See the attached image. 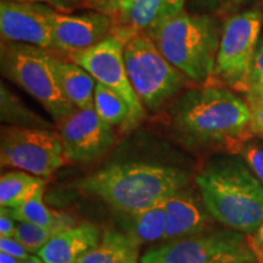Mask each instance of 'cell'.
<instances>
[{
    "mask_svg": "<svg viewBox=\"0 0 263 263\" xmlns=\"http://www.w3.org/2000/svg\"><path fill=\"white\" fill-rule=\"evenodd\" d=\"M0 118L8 126L21 128H39V129H52L55 124L45 120L32 111L31 108L20 100L17 95L12 93L5 84H0Z\"/></svg>",
    "mask_w": 263,
    "mask_h": 263,
    "instance_id": "7402d4cb",
    "label": "cell"
},
{
    "mask_svg": "<svg viewBox=\"0 0 263 263\" xmlns=\"http://www.w3.org/2000/svg\"><path fill=\"white\" fill-rule=\"evenodd\" d=\"M166 233L163 240L186 238L205 232L209 216L199 199L190 190L180 189L164 201Z\"/></svg>",
    "mask_w": 263,
    "mask_h": 263,
    "instance_id": "9a60e30c",
    "label": "cell"
},
{
    "mask_svg": "<svg viewBox=\"0 0 263 263\" xmlns=\"http://www.w3.org/2000/svg\"><path fill=\"white\" fill-rule=\"evenodd\" d=\"M242 156L252 172L263 184V147L258 145H246L242 149Z\"/></svg>",
    "mask_w": 263,
    "mask_h": 263,
    "instance_id": "484cf974",
    "label": "cell"
},
{
    "mask_svg": "<svg viewBox=\"0 0 263 263\" xmlns=\"http://www.w3.org/2000/svg\"><path fill=\"white\" fill-rule=\"evenodd\" d=\"M54 8L41 3L2 0L0 34L2 41L24 43L52 51L51 11Z\"/></svg>",
    "mask_w": 263,
    "mask_h": 263,
    "instance_id": "7c38bea8",
    "label": "cell"
},
{
    "mask_svg": "<svg viewBox=\"0 0 263 263\" xmlns=\"http://www.w3.org/2000/svg\"><path fill=\"white\" fill-rule=\"evenodd\" d=\"M249 242L256 256V259L263 257V223L256 232H254V234L250 236Z\"/></svg>",
    "mask_w": 263,
    "mask_h": 263,
    "instance_id": "d6a6232c",
    "label": "cell"
},
{
    "mask_svg": "<svg viewBox=\"0 0 263 263\" xmlns=\"http://www.w3.org/2000/svg\"><path fill=\"white\" fill-rule=\"evenodd\" d=\"M62 230L54 227H43L33 223L18 222L15 230V239H17L27 249L29 254H38L41 249Z\"/></svg>",
    "mask_w": 263,
    "mask_h": 263,
    "instance_id": "cb8c5ba5",
    "label": "cell"
},
{
    "mask_svg": "<svg viewBox=\"0 0 263 263\" xmlns=\"http://www.w3.org/2000/svg\"><path fill=\"white\" fill-rule=\"evenodd\" d=\"M21 263H44L41 257H37V256H29L28 258H26Z\"/></svg>",
    "mask_w": 263,
    "mask_h": 263,
    "instance_id": "e575fe53",
    "label": "cell"
},
{
    "mask_svg": "<svg viewBox=\"0 0 263 263\" xmlns=\"http://www.w3.org/2000/svg\"><path fill=\"white\" fill-rule=\"evenodd\" d=\"M170 117L174 136L190 149L238 151L254 136L246 101L221 85L185 91L173 104Z\"/></svg>",
    "mask_w": 263,
    "mask_h": 263,
    "instance_id": "6da1fadb",
    "label": "cell"
},
{
    "mask_svg": "<svg viewBox=\"0 0 263 263\" xmlns=\"http://www.w3.org/2000/svg\"><path fill=\"white\" fill-rule=\"evenodd\" d=\"M43 186H45L44 178L25 171L3 173L0 177V207L18 209Z\"/></svg>",
    "mask_w": 263,
    "mask_h": 263,
    "instance_id": "ffe728a7",
    "label": "cell"
},
{
    "mask_svg": "<svg viewBox=\"0 0 263 263\" xmlns=\"http://www.w3.org/2000/svg\"><path fill=\"white\" fill-rule=\"evenodd\" d=\"M188 183V174L167 164L128 161L110 163L76 183L121 213L143 211L162 202Z\"/></svg>",
    "mask_w": 263,
    "mask_h": 263,
    "instance_id": "7a4b0ae2",
    "label": "cell"
},
{
    "mask_svg": "<svg viewBox=\"0 0 263 263\" xmlns=\"http://www.w3.org/2000/svg\"><path fill=\"white\" fill-rule=\"evenodd\" d=\"M257 262H258V263H263V257L257 258Z\"/></svg>",
    "mask_w": 263,
    "mask_h": 263,
    "instance_id": "d590c367",
    "label": "cell"
},
{
    "mask_svg": "<svg viewBox=\"0 0 263 263\" xmlns=\"http://www.w3.org/2000/svg\"><path fill=\"white\" fill-rule=\"evenodd\" d=\"M262 24L263 15L258 10L239 12L227 18L222 28L212 84L227 85L241 93L248 90Z\"/></svg>",
    "mask_w": 263,
    "mask_h": 263,
    "instance_id": "52a82bcc",
    "label": "cell"
},
{
    "mask_svg": "<svg viewBox=\"0 0 263 263\" xmlns=\"http://www.w3.org/2000/svg\"><path fill=\"white\" fill-rule=\"evenodd\" d=\"M124 64L137 97L150 111H159L189 82L145 35L124 44Z\"/></svg>",
    "mask_w": 263,
    "mask_h": 263,
    "instance_id": "8992f818",
    "label": "cell"
},
{
    "mask_svg": "<svg viewBox=\"0 0 263 263\" xmlns=\"http://www.w3.org/2000/svg\"><path fill=\"white\" fill-rule=\"evenodd\" d=\"M22 259L16 258L14 256L5 254V252H0V263H21Z\"/></svg>",
    "mask_w": 263,
    "mask_h": 263,
    "instance_id": "836d02e7",
    "label": "cell"
},
{
    "mask_svg": "<svg viewBox=\"0 0 263 263\" xmlns=\"http://www.w3.org/2000/svg\"><path fill=\"white\" fill-rule=\"evenodd\" d=\"M11 2L20 3H41L51 6L55 10L65 14H71L74 10L84 8V3L82 0H11Z\"/></svg>",
    "mask_w": 263,
    "mask_h": 263,
    "instance_id": "83f0119b",
    "label": "cell"
},
{
    "mask_svg": "<svg viewBox=\"0 0 263 263\" xmlns=\"http://www.w3.org/2000/svg\"><path fill=\"white\" fill-rule=\"evenodd\" d=\"M249 239L236 230L202 232L150 249L140 263L255 262Z\"/></svg>",
    "mask_w": 263,
    "mask_h": 263,
    "instance_id": "ba28073f",
    "label": "cell"
},
{
    "mask_svg": "<svg viewBox=\"0 0 263 263\" xmlns=\"http://www.w3.org/2000/svg\"><path fill=\"white\" fill-rule=\"evenodd\" d=\"M70 61L87 70L99 83L121 95L130 108L126 132L134 129L145 117V107L137 97L124 64V43L110 34L87 50L68 55Z\"/></svg>",
    "mask_w": 263,
    "mask_h": 263,
    "instance_id": "30bf717a",
    "label": "cell"
},
{
    "mask_svg": "<svg viewBox=\"0 0 263 263\" xmlns=\"http://www.w3.org/2000/svg\"><path fill=\"white\" fill-rule=\"evenodd\" d=\"M164 201L147 207L139 212L122 213L124 234L136 240L139 245L163 240L166 233Z\"/></svg>",
    "mask_w": 263,
    "mask_h": 263,
    "instance_id": "d6986e66",
    "label": "cell"
},
{
    "mask_svg": "<svg viewBox=\"0 0 263 263\" xmlns=\"http://www.w3.org/2000/svg\"><path fill=\"white\" fill-rule=\"evenodd\" d=\"M66 161L59 132L39 128L3 126L0 134V163L42 178H48Z\"/></svg>",
    "mask_w": 263,
    "mask_h": 263,
    "instance_id": "9c48e42d",
    "label": "cell"
},
{
    "mask_svg": "<svg viewBox=\"0 0 263 263\" xmlns=\"http://www.w3.org/2000/svg\"><path fill=\"white\" fill-rule=\"evenodd\" d=\"M129 0H87L85 9L95 10V11L104 12L108 16H112Z\"/></svg>",
    "mask_w": 263,
    "mask_h": 263,
    "instance_id": "f1b7e54d",
    "label": "cell"
},
{
    "mask_svg": "<svg viewBox=\"0 0 263 263\" xmlns=\"http://www.w3.org/2000/svg\"><path fill=\"white\" fill-rule=\"evenodd\" d=\"M0 252H5L22 261L31 256L27 249L15 238H0Z\"/></svg>",
    "mask_w": 263,
    "mask_h": 263,
    "instance_id": "f546056e",
    "label": "cell"
},
{
    "mask_svg": "<svg viewBox=\"0 0 263 263\" xmlns=\"http://www.w3.org/2000/svg\"><path fill=\"white\" fill-rule=\"evenodd\" d=\"M45 186H43L33 195L27 202L16 210H10L11 215L17 222H27L43 227H54L65 230L74 227L76 221L71 216L52 211L43 201Z\"/></svg>",
    "mask_w": 263,
    "mask_h": 263,
    "instance_id": "44dd1931",
    "label": "cell"
},
{
    "mask_svg": "<svg viewBox=\"0 0 263 263\" xmlns=\"http://www.w3.org/2000/svg\"><path fill=\"white\" fill-rule=\"evenodd\" d=\"M55 57L58 55L48 49L2 41V74L41 103L59 123L76 107L62 93L54 66Z\"/></svg>",
    "mask_w": 263,
    "mask_h": 263,
    "instance_id": "5b68a950",
    "label": "cell"
},
{
    "mask_svg": "<svg viewBox=\"0 0 263 263\" xmlns=\"http://www.w3.org/2000/svg\"><path fill=\"white\" fill-rule=\"evenodd\" d=\"M186 0H129L110 16L111 34L124 44L130 39L146 35L164 20L185 9Z\"/></svg>",
    "mask_w": 263,
    "mask_h": 263,
    "instance_id": "5bb4252c",
    "label": "cell"
},
{
    "mask_svg": "<svg viewBox=\"0 0 263 263\" xmlns=\"http://www.w3.org/2000/svg\"><path fill=\"white\" fill-rule=\"evenodd\" d=\"M55 70L62 93L76 108L94 107L97 80L87 70L73 61L55 57Z\"/></svg>",
    "mask_w": 263,
    "mask_h": 263,
    "instance_id": "e0dca14e",
    "label": "cell"
},
{
    "mask_svg": "<svg viewBox=\"0 0 263 263\" xmlns=\"http://www.w3.org/2000/svg\"><path fill=\"white\" fill-rule=\"evenodd\" d=\"M17 222L12 217L10 209L2 207L0 210V238H14L16 223Z\"/></svg>",
    "mask_w": 263,
    "mask_h": 263,
    "instance_id": "4dcf8cb0",
    "label": "cell"
},
{
    "mask_svg": "<svg viewBox=\"0 0 263 263\" xmlns=\"http://www.w3.org/2000/svg\"><path fill=\"white\" fill-rule=\"evenodd\" d=\"M52 52L68 55L87 50L108 37L112 31V20L100 11L65 14L51 11Z\"/></svg>",
    "mask_w": 263,
    "mask_h": 263,
    "instance_id": "4fadbf2b",
    "label": "cell"
},
{
    "mask_svg": "<svg viewBox=\"0 0 263 263\" xmlns=\"http://www.w3.org/2000/svg\"><path fill=\"white\" fill-rule=\"evenodd\" d=\"M244 94V100L248 104L250 116H251L252 132L254 134L263 136V89L250 88Z\"/></svg>",
    "mask_w": 263,
    "mask_h": 263,
    "instance_id": "d4e9b609",
    "label": "cell"
},
{
    "mask_svg": "<svg viewBox=\"0 0 263 263\" xmlns=\"http://www.w3.org/2000/svg\"><path fill=\"white\" fill-rule=\"evenodd\" d=\"M57 124L65 157L71 162L97 160L116 143L112 127L101 120L94 107L76 108Z\"/></svg>",
    "mask_w": 263,
    "mask_h": 263,
    "instance_id": "8fae6325",
    "label": "cell"
},
{
    "mask_svg": "<svg viewBox=\"0 0 263 263\" xmlns=\"http://www.w3.org/2000/svg\"><path fill=\"white\" fill-rule=\"evenodd\" d=\"M250 88L263 89V42L261 44H258L254 62H252L248 89H250Z\"/></svg>",
    "mask_w": 263,
    "mask_h": 263,
    "instance_id": "4316f807",
    "label": "cell"
},
{
    "mask_svg": "<svg viewBox=\"0 0 263 263\" xmlns=\"http://www.w3.org/2000/svg\"><path fill=\"white\" fill-rule=\"evenodd\" d=\"M236 263H254V262H236Z\"/></svg>",
    "mask_w": 263,
    "mask_h": 263,
    "instance_id": "74e56055",
    "label": "cell"
},
{
    "mask_svg": "<svg viewBox=\"0 0 263 263\" xmlns=\"http://www.w3.org/2000/svg\"><path fill=\"white\" fill-rule=\"evenodd\" d=\"M101 239L100 230L91 223H81L52 236L38 252L44 263H77Z\"/></svg>",
    "mask_w": 263,
    "mask_h": 263,
    "instance_id": "2e32d148",
    "label": "cell"
},
{
    "mask_svg": "<svg viewBox=\"0 0 263 263\" xmlns=\"http://www.w3.org/2000/svg\"><path fill=\"white\" fill-rule=\"evenodd\" d=\"M194 4L203 9H209L211 11H219L230 6L240 5L248 3L249 0H192Z\"/></svg>",
    "mask_w": 263,
    "mask_h": 263,
    "instance_id": "1f68e13d",
    "label": "cell"
},
{
    "mask_svg": "<svg viewBox=\"0 0 263 263\" xmlns=\"http://www.w3.org/2000/svg\"><path fill=\"white\" fill-rule=\"evenodd\" d=\"M94 108L97 114L111 127H120L126 132L130 108L126 100L106 85L97 82L94 93Z\"/></svg>",
    "mask_w": 263,
    "mask_h": 263,
    "instance_id": "603a6c76",
    "label": "cell"
},
{
    "mask_svg": "<svg viewBox=\"0 0 263 263\" xmlns=\"http://www.w3.org/2000/svg\"><path fill=\"white\" fill-rule=\"evenodd\" d=\"M221 34L212 16L192 14L184 9L157 25L145 37L190 82L206 85L215 71Z\"/></svg>",
    "mask_w": 263,
    "mask_h": 263,
    "instance_id": "277c9868",
    "label": "cell"
},
{
    "mask_svg": "<svg viewBox=\"0 0 263 263\" xmlns=\"http://www.w3.org/2000/svg\"><path fill=\"white\" fill-rule=\"evenodd\" d=\"M139 248L134 239L117 230H106L99 244L77 263H139Z\"/></svg>",
    "mask_w": 263,
    "mask_h": 263,
    "instance_id": "ac0fdd59",
    "label": "cell"
},
{
    "mask_svg": "<svg viewBox=\"0 0 263 263\" xmlns=\"http://www.w3.org/2000/svg\"><path fill=\"white\" fill-rule=\"evenodd\" d=\"M82 2L84 3V8H85V4H87V0H82Z\"/></svg>",
    "mask_w": 263,
    "mask_h": 263,
    "instance_id": "8d00e7d4",
    "label": "cell"
},
{
    "mask_svg": "<svg viewBox=\"0 0 263 263\" xmlns=\"http://www.w3.org/2000/svg\"><path fill=\"white\" fill-rule=\"evenodd\" d=\"M196 183L207 212L222 224L250 234L263 223V184L240 160L211 161Z\"/></svg>",
    "mask_w": 263,
    "mask_h": 263,
    "instance_id": "3957f363",
    "label": "cell"
}]
</instances>
